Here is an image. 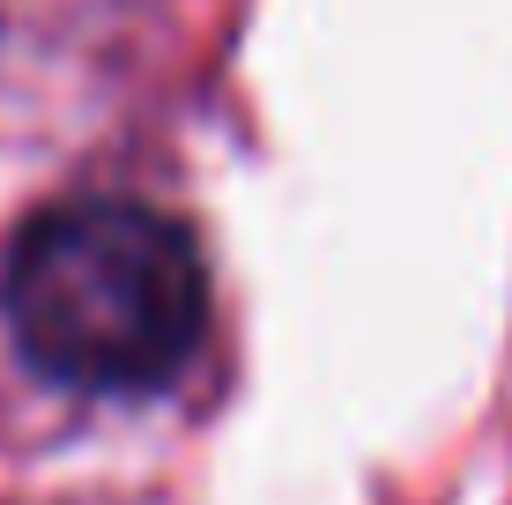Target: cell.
Returning <instances> with one entry per match:
<instances>
[{"mask_svg": "<svg viewBox=\"0 0 512 505\" xmlns=\"http://www.w3.org/2000/svg\"><path fill=\"white\" fill-rule=\"evenodd\" d=\"M15 350L82 394H149L208 327V268L179 216L141 201H60L0 268Z\"/></svg>", "mask_w": 512, "mask_h": 505, "instance_id": "6da1fadb", "label": "cell"}]
</instances>
